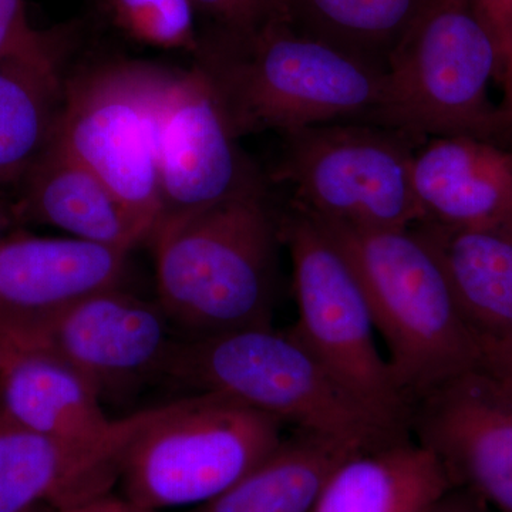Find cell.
<instances>
[{"label":"cell","mask_w":512,"mask_h":512,"mask_svg":"<svg viewBox=\"0 0 512 512\" xmlns=\"http://www.w3.org/2000/svg\"><path fill=\"white\" fill-rule=\"evenodd\" d=\"M413 187L419 224L487 227L512 217V154L467 136L434 137L416 151Z\"/></svg>","instance_id":"cell-16"},{"label":"cell","mask_w":512,"mask_h":512,"mask_svg":"<svg viewBox=\"0 0 512 512\" xmlns=\"http://www.w3.org/2000/svg\"><path fill=\"white\" fill-rule=\"evenodd\" d=\"M128 255L16 229L0 239V332L25 328L93 293L124 286Z\"/></svg>","instance_id":"cell-13"},{"label":"cell","mask_w":512,"mask_h":512,"mask_svg":"<svg viewBox=\"0 0 512 512\" xmlns=\"http://www.w3.org/2000/svg\"><path fill=\"white\" fill-rule=\"evenodd\" d=\"M168 72L157 64L113 62L66 77L55 138L119 197L150 238L161 214L156 104Z\"/></svg>","instance_id":"cell-9"},{"label":"cell","mask_w":512,"mask_h":512,"mask_svg":"<svg viewBox=\"0 0 512 512\" xmlns=\"http://www.w3.org/2000/svg\"><path fill=\"white\" fill-rule=\"evenodd\" d=\"M409 431L453 487L512 512V377L481 365L441 383L412 404Z\"/></svg>","instance_id":"cell-12"},{"label":"cell","mask_w":512,"mask_h":512,"mask_svg":"<svg viewBox=\"0 0 512 512\" xmlns=\"http://www.w3.org/2000/svg\"><path fill=\"white\" fill-rule=\"evenodd\" d=\"M167 380L356 450L409 436L360 403L292 329L262 326L178 340Z\"/></svg>","instance_id":"cell-4"},{"label":"cell","mask_w":512,"mask_h":512,"mask_svg":"<svg viewBox=\"0 0 512 512\" xmlns=\"http://www.w3.org/2000/svg\"><path fill=\"white\" fill-rule=\"evenodd\" d=\"M279 235L291 255L298 303L291 329L360 403L409 431L410 404L377 349L369 302L348 256L319 221L291 202L279 211Z\"/></svg>","instance_id":"cell-8"},{"label":"cell","mask_w":512,"mask_h":512,"mask_svg":"<svg viewBox=\"0 0 512 512\" xmlns=\"http://www.w3.org/2000/svg\"><path fill=\"white\" fill-rule=\"evenodd\" d=\"M148 244L158 305L187 338L272 326L282 242L269 190L164 222Z\"/></svg>","instance_id":"cell-2"},{"label":"cell","mask_w":512,"mask_h":512,"mask_svg":"<svg viewBox=\"0 0 512 512\" xmlns=\"http://www.w3.org/2000/svg\"><path fill=\"white\" fill-rule=\"evenodd\" d=\"M171 326L157 301L119 286L25 328L0 333L60 357L106 406L130 402L150 384L167 380L178 345Z\"/></svg>","instance_id":"cell-10"},{"label":"cell","mask_w":512,"mask_h":512,"mask_svg":"<svg viewBox=\"0 0 512 512\" xmlns=\"http://www.w3.org/2000/svg\"><path fill=\"white\" fill-rule=\"evenodd\" d=\"M503 86L505 92V101L503 107L512 120V69L511 72L508 73V76L505 77Z\"/></svg>","instance_id":"cell-32"},{"label":"cell","mask_w":512,"mask_h":512,"mask_svg":"<svg viewBox=\"0 0 512 512\" xmlns=\"http://www.w3.org/2000/svg\"><path fill=\"white\" fill-rule=\"evenodd\" d=\"M214 32L249 33L269 23L292 20L291 0H192ZM293 22V20H292Z\"/></svg>","instance_id":"cell-25"},{"label":"cell","mask_w":512,"mask_h":512,"mask_svg":"<svg viewBox=\"0 0 512 512\" xmlns=\"http://www.w3.org/2000/svg\"><path fill=\"white\" fill-rule=\"evenodd\" d=\"M426 0H291L298 28L330 45L386 67Z\"/></svg>","instance_id":"cell-22"},{"label":"cell","mask_w":512,"mask_h":512,"mask_svg":"<svg viewBox=\"0 0 512 512\" xmlns=\"http://www.w3.org/2000/svg\"><path fill=\"white\" fill-rule=\"evenodd\" d=\"M116 505L117 512H161L160 510H154V508L143 507V505H138L131 503L127 498L121 497V495H116Z\"/></svg>","instance_id":"cell-30"},{"label":"cell","mask_w":512,"mask_h":512,"mask_svg":"<svg viewBox=\"0 0 512 512\" xmlns=\"http://www.w3.org/2000/svg\"><path fill=\"white\" fill-rule=\"evenodd\" d=\"M194 57L238 138L332 121H369L382 97V67L292 20L249 33L212 32L201 39Z\"/></svg>","instance_id":"cell-1"},{"label":"cell","mask_w":512,"mask_h":512,"mask_svg":"<svg viewBox=\"0 0 512 512\" xmlns=\"http://www.w3.org/2000/svg\"><path fill=\"white\" fill-rule=\"evenodd\" d=\"M423 512H495L490 505L484 503L477 495L463 488L453 487L443 497L434 501Z\"/></svg>","instance_id":"cell-27"},{"label":"cell","mask_w":512,"mask_h":512,"mask_svg":"<svg viewBox=\"0 0 512 512\" xmlns=\"http://www.w3.org/2000/svg\"><path fill=\"white\" fill-rule=\"evenodd\" d=\"M476 5L497 45L503 84L512 69V0H476Z\"/></svg>","instance_id":"cell-26"},{"label":"cell","mask_w":512,"mask_h":512,"mask_svg":"<svg viewBox=\"0 0 512 512\" xmlns=\"http://www.w3.org/2000/svg\"><path fill=\"white\" fill-rule=\"evenodd\" d=\"M284 424L215 393L147 410L121 458V497L168 510L220 497L284 439Z\"/></svg>","instance_id":"cell-6"},{"label":"cell","mask_w":512,"mask_h":512,"mask_svg":"<svg viewBox=\"0 0 512 512\" xmlns=\"http://www.w3.org/2000/svg\"><path fill=\"white\" fill-rule=\"evenodd\" d=\"M493 80L501 82L500 55L476 0H426L387 59L379 107L366 123L420 144L444 136L500 144L512 120L491 100Z\"/></svg>","instance_id":"cell-5"},{"label":"cell","mask_w":512,"mask_h":512,"mask_svg":"<svg viewBox=\"0 0 512 512\" xmlns=\"http://www.w3.org/2000/svg\"><path fill=\"white\" fill-rule=\"evenodd\" d=\"M144 417L146 410L130 414L113 439L80 444L26 429L0 407V512H25L42 503L62 508L110 493Z\"/></svg>","instance_id":"cell-14"},{"label":"cell","mask_w":512,"mask_h":512,"mask_svg":"<svg viewBox=\"0 0 512 512\" xmlns=\"http://www.w3.org/2000/svg\"><path fill=\"white\" fill-rule=\"evenodd\" d=\"M282 136L274 180L289 188L299 210L357 229H404L421 221L413 187L419 141L366 121H332Z\"/></svg>","instance_id":"cell-7"},{"label":"cell","mask_w":512,"mask_h":512,"mask_svg":"<svg viewBox=\"0 0 512 512\" xmlns=\"http://www.w3.org/2000/svg\"><path fill=\"white\" fill-rule=\"evenodd\" d=\"M0 407L20 426L69 443H103L128 420H111L89 383L60 357L3 333Z\"/></svg>","instance_id":"cell-15"},{"label":"cell","mask_w":512,"mask_h":512,"mask_svg":"<svg viewBox=\"0 0 512 512\" xmlns=\"http://www.w3.org/2000/svg\"><path fill=\"white\" fill-rule=\"evenodd\" d=\"M20 185L22 194L10 207L18 224L49 225L128 254L150 239L119 197L56 141Z\"/></svg>","instance_id":"cell-17"},{"label":"cell","mask_w":512,"mask_h":512,"mask_svg":"<svg viewBox=\"0 0 512 512\" xmlns=\"http://www.w3.org/2000/svg\"><path fill=\"white\" fill-rule=\"evenodd\" d=\"M25 512H57V508L53 507L52 504L42 503L29 508V510H26Z\"/></svg>","instance_id":"cell-33"},{"label":"cell","mask_w":512,"mask_h":512,"mask_svg":"<svg viewBox=\"0 0 512 512\" xmlns=\"http://www.w3.org/2000/svg\"><path fill=\"white\" fill-rule=\"evenodd\" d=\"M57 512H117L116 495L110 491L80 503L57 508Z\"/></svg>","instance_id":"cell-28"},{"label":"cell","mask_w":512,"mask_h":512,"mask_svg":"<svg viewBox=\"0 0 512 512\" xmlns=\"http://www.w3.org/2000/svg\"><path fill=\"white\" fill-rule=\"evenodd\" d=\"M451 488L437 457L400 437L343 461L312 512H423Z\"/></svg>","instance_id":"cell-19"},{"label":"cell","mask_w":512,"mask_h":512,"mask_svg":"<svg viewBox=\"0 0 512 512\" xmlns=\"http://www.w3.org/2000/svg\"><path fill=\"white\" fill-rule=\"evenodd\" d=\"M359 451L295 430L224 494L190 512H312L340 464Z\"/></svg>","instance_id":"cell-20"},{"label":"cell","mask_w":512,"mask_h":512,"mask_svg":"<svg viewBox=\"0 0 512 512\" xmlns=\"http://www.w3.org/2000/svg\"><path fill=\"white\" fill-rule=\"evenodd\" d=\"M18 225L12 208L6 207L5 204L0 202V239L8 237L9 234L15 232Z\"/></svg>","instance_id":"cell-29"},{"label":"cell","mask_w":512,"mask_h":512,"mask_svg":"<svg viewBox=\"0 0 512 512\" xmlns=\"http://www.w3.org/2000/svg\"><path fill=\"white\" fill-rule=\"evenodd\" d=\"M64 57L0 60V185L22 184L55 141L64 106Z\"/></svg>","instance_id":"cell-21"},{"label":"cell","mask_w":512,"mask_h":512,"mask_svg":"<svg viewBox=\"0 0 512 512\" xmlns=\"http://www.w3.org/2000/svg\"><path fill=\"white\" fill-rule=\"evenodd\" d=\"M116 26L134 42L164 50L197 55L201 37L192 0H99Z\"/></svg>","instance_id":"cell-23"},{"label":"cell","mask_w":512,"mask_h":512,"mask_svg":"<svg viewBox=\"0 0 512 512\" xmlns=\"http://www.w3.org/2000/svg\"><path fill=\"white\" fill-rule=\"evenodd\" d=\"M488 367L498 370V372L505 373V375L512 377V353L500 359L491 360V362L483 363Z\"/></svg>","instance_id":"cell-31"},{"label":"cell","mask_w":512,"mask_h":512,"mask_svg":"<svg viewBox=\"0 0 512 512\" xmlns=\"http://www.w3.org/2000/svg\"><path fill=\"white\" fill-rule=\"evenodd\" d=\"M66 37L30 25L23 0H0V60L18 56L66 57Z\"/></svg>","instance_id":"cell-24"},{"label":"cell","mask_w":512,"mask_h":512,"mask_svg":"<svg viewBox=\"0 0 512 512\" xmlns=\"http://www.w3.org/2000/svg\"><path fill=\"white\" fill-rule=\"evenodd\" d=\"M316 221L355 268L389 349L394 382L410 407L441 383L483 365V346L460 311L439 254L419 228L357 229Z\"/></svg>","instance_id":"cell-3"},{"label":"cell","mask_w":512,"mask_h":512,"mask_svg":"<svg viewBox=\"0 0 512 512\" xmlns=\"http://www.w3.org/2000/svg\"><path fill=\"white\" fill-rule=\"evenodd\" d=\"M238 140L201 70L195 64L191 70H170L156 104L157 228L190 212L269 190Z\"/></svg>","instance_id":"cell-11"},{"label":"cell","mask_w":512,"mask_h":512,"mask_svg":"<svg viewBox=\"0 0 512 512\" xmlns=\"http://www.w3.org/2000/svg\"><path fill=\"white\" fill-rule=\"evenodd\" d=\"M433 245L484 362L512 353V217L471 229L416 224Z\"/></svg>","instance_id":"cell-18"}]
</instances>
